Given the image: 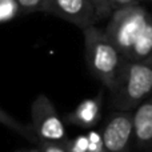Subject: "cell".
Here are the masks:
<instances>
[{
    "label": "cell",
    "mask_w": 152,
    "mask_h": 152,
    "mask_svg": "<svg viewBox=\"0 0 152 152\" xmlns=\"http://www.w3.org/2000/svg\"><path fill=\"white\" fill-rule=\"evenodd\" d=\"M0 120H1V123L4 124L5 127H8L10 129L15 131L16 134L23 136L24 139H27L29 143L35 144L36 150H39L40 152H69L67 145L58 144V143H52V142H45V140L40 139V137L35 134L34 129H32L31 124L27 126V124L20 123V121H18L15 118L8 115L4 110H1V112H0Z\"/></svg>",
    "instance_id": "9"
},
{
    "label": "cell",
    "mask_w": 152,
    "mask_h": 152,
    "mask_svg": "<svg viewBox=\"0 0 152 152\" xmlns=\"http://www.w3.org/2000/svg\"><path fill=\"white\" fill-rule=\"evenodd\" d=\"M91 1L94 3L95 7H96L100 19L110 18V16L112 15L113 10H112V7H111V4H110L108 0H91Z\"/></svg>",
    "instance_id": "13"
},
{
    "label": "cell",
    "mask_w": 152,
    "mask_h": 152,
    "mask_svg": "<svg viewBox=\"0 0 152 152\" xmlns=\"http://www.w3.org/2000/svg\"><path fill=\"white\" fill-rule=\"evenodd\" d=\"M69 152H110L103 143L102 134L97 131H89L71 139L68 143Z\"/></svg>",
    "instance_id": "10"
},
{
    "label": "cell",
    "mask_w": 152,
    "mask_h": 152,
    "mask_svg": "<svg viewBox=\"0 0 152 152\" xmlns=\"http://www.w3.org/2000/svg\"><path fill=\"white\" fill-rule=\"evenodd\" d=\"M134 143L140 150H152V97L134 111Z\"/></svg>",
    "instance_id": "7"
},
{
    "label": "cell",
    "mask_w": 152,
    "mask_h": 152,
    "mask_svg": "<svg viewBox=\"0 0 152 152\" xmlns=\"http://www.w3.org/2000/svg\"><path fill=\"white\" fill-rule=\"evenodd\" d=\"M42 12L63 19L83 31L102 20L91 0H45Z\"/></svg>",
    "instance_id": "5"
},
{
    "label": "cell",
    "mask_w": 152,
    "mask_h": 152,
    "mask_svg": "<svg viewBox=\"0 0 152 152\" xmlns=\"http://www.w3.org/2000/svg\"><path fill=\"white\" fill-rule=\"evenodd\" d=\"M20 13L23 12L18 0H0V23H8Z\"/></svg>",
    "instance_id": "11"
},
{
    "label": "cell",
    "mask_w": 152,
    "mask_h": 152,
    "mask_svg": "<svg viewBox=\"0 0 152 152\" xmlns=\"http://www.w3.org/2000/svg\"><path fill=\"white\" fill-rule=\"evenodd\" d=\"M102 119V97H89L67 113L66 121L84 129H92Z\"/></svg>",
    "instance_id": "8"
},
{
    "label": "cell",
    "mask_w": 152,
    "mask_h": 152,
    "mask_svg": "<svg viewBox=\"0 0 152 152\" xmlns=\"http://www.w3.org/2000/svg\"><path fill=\"white\" fill-rule=\"evenodd\" d=\"M31 127L35 134L45 142L68 145L71 140L67 135L63 119L45 95H39L31 104Z\"/></svg>",
    "instance_id": "4"
},
{
    "label": "cell",
    "mask_w": 152,
    "mask_h": 152,
    "mask_svg": "<svg viewBox=\"0 0 152 152\" xmlns=\"http://www.w3.org/2000/svg\"><path fill=\"white\" fill-rule=\"evenodd\" d=\"M100 134L110 152H129L134 142V111H113Z\"/></svg>",
    "instance_id": "6"
},
{
    "label": "cell",
    "mask_w": 152,
    "mask_h": 152,
    "mask_svg": "<svg viewBox=\"0 0 152 152\" xmlns=\"http://www.w3.org/2000/svg\"><path fill=\"white\" fill-rule=\"evenodd\" d=\"M45 0H18L23 13H34L42 11V7Z\"/></svg>",
    "instance_id": "12"
},
{
    "label": "cell",
    "mask_w": 152,
    "mask_h": 152,
    "mask_svg": "<svg viewBox=\"0 0 152 152\" xmlns=\"http://www.w3.org/2000/svg\"><path fill=\"white\" fill-rule=\"evenodd\" d=\"M112 7V10H119L123 7H129V5H137V4H143L145 1H151V0H108Z\"/></svg>",
    "instance_id": "14"
},
{
    "label": "cell",
    "mask_w": 152,
    "mask_h": 152,
    "mask_svg": "<svg viewBox=\"0 0 152 152\" xmlns=\"http://www.w3.org/2000/svg\"><path fill=\"white\" fill-rule=\"evenodd\" d=\"M104 31L126 60H152V12L143 4L115 10Z\"/></svg>",
    "instance_id": "1"
},
{
    "label": "cell",
    "mask_w": 152,
    "mask_h": 152,
    "mask_svg": "<svg viewBox=\"0 0 152 152\" xmlns=\"http://www.w3.org/2000/svg\"><path fill=\"white\" fill-rule=\"evenodd\" d=\"M84 52L91 74L110 92L116 88L126 58L107 32L95 27L84 29Z\"/></svg>",
    "instance_id": "2"
},
{
    "label": "cell",
    "mask_w": 152,
    "mask_h": 152,
    "mask_svg": "<svg viewBox=\"0 0 152 152\" xmlns=\"http://www.w3.org/2000/svg\"><path fill=\"white\" fill-rule=\"evenodd\" d=\"M15 152H40V151L36 150V148H28V150H18Z\"/></svg>",
    "instance_id": "15"
},
{
    "label": "cell",
    "mask_w": 152,
    "mask_h": 152,
    "mask_svg": "<svg viewBox=\"0 0 152 152\" xmlns=\"http://www.w3.org/2000/svg\"><path fill=\"white\" fill-rule=\"evenodd\" d=\"M152 92V60H126L116 88L111 92L113 111H135Z\"/></svg>",
    "instance_id": "3"
}]
</instances>
